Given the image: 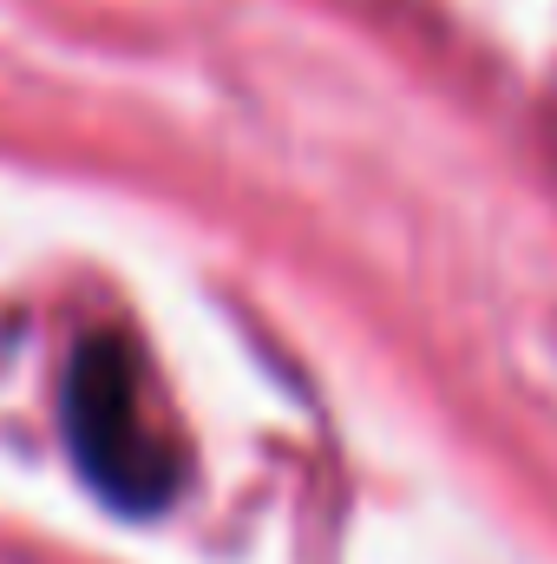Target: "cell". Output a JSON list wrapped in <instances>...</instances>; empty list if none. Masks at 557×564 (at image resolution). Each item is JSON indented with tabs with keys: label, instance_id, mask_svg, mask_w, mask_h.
Returning a JSON list of instances; mask_svg holds the SVG:
<instances>
[{
	"label": "cell",
	"instance_id": "obj_1",
	"mask_svg": "<svg viewBox=\"0 0 557 564\" xmlns=\"http://www.w3.org/2000/svg\"><path fill=\"white\" fill-rule=\"evenodd\" d=\"M59 426H66V453L99 506H112L119 519L171 512V499L184 486V453L151 421L139 348L119 328H92L73 348L66 388H59Z\"/></svg>",
	"mask_w": 557,
	"mask_h": 564
}]
</instances>
